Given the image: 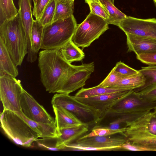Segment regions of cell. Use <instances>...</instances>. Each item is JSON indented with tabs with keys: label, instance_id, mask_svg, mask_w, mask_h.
I'll use <instances>...</instances> for the list:
<instances>
[{
	"label": "cell",
	"instance_id": "obj_1",
	"mask_svg": "<svg viewBox=\"0 0 156 156\" xmlns=\"http://www.w3.org/2000/svg\"><path fill=\"white\" fill-rule=\"evenodd\" d=\"M41 80L46 90L57 93L61 84L74 65L62 56L60 48L44 50L39 54Z\"/></svg>",
	"mask_w": 156,
	"mask_h": 156
},
{
	"label": "cell",
	"instance_id": "obj_2",
	"mask_svg": "<svg viewBox=\"0 0 156 156\" xmlns=\"http://www.w3.org/2000/svg\"><path fill=\"white\" fill-rule=\"evenodd\" d=\"M2 40L16 65L20 66L28 52L26 33L18 11L13 17L0 24Z\"/></svg>",
	"mask_w": 156,
	"mask_h": 156
},
{
	"label": "cell",
	"instance_id": "obj_3",
	"mask_svg": "<svg viewBox=\"0 0 156 156\" xmlns=\"http://www.w3.org/2000/svg\"><path fill=\"white\" fill-rule=\"evenodd\" d=\"M1 127L8 137L16 144L30 147L37 141L38 135L14 112L3 110L0 115Z\"/></svg>",
	"mask_w": 156,
	"mask_h": 156
},
{
	"label": "cell",
	"instance_id": "obj_4",
	"mask_svg": "<svg viewBox=\"0 0 156 156\" xmlns=\"http://www.w3.org/2000/svg\"><path fill=\"white\" fill-rule=\"evenodd\" d=\"M77 25L73 15L44 26L41 49L61 48L72 40Z\"/></svg>",
	"mask_w": 156,
	"mask_h": 156
},
{
	"label": "cell",
	"instance_id": "obj_5",
	"mask_svg": "<svg viewBox=\"0 0 156 156\" xmlns=\"http://www.w3.org/2000/svg\"><path fill=\"white\" fill-rule=\"evenodd\" d=\"M52 106L62 107L74 115L83 123H96L104 117L100 112L80 102L69 94L58 93L53 97Z\"/></svg>",
	"mask_w": 156,
	"mask_h": 156
},
{
	"label": "cell",
	"instance_id": "obj_6",
	"mask_svg": "<svg viewBox=\"0 0 156 156\" xmlns=\"http://www.w3.org/2000/svg\"><path fill=\"white\" fill-rule=\"evenodd\" d=\"M108 25L106 20L90 12L77 25L72 40L79 47H87L109 28Z\"/></svg>",
	"mask_w": 156,
	"mask_h": 156
},
{
	"label": "cell",
	"instance_id": "obj_7",
	"mask_svg": "<svg viewBox=\"0 0 156 156\" xmlns=\"http://www.w3.org/2000/svg\"><path fill=\"white\" fill-rule=\"evenodd\" d=\"M23 89L20 81L7 75H0V97L3 110L21 111L20 101Z\"/></svg>",
	"mask_w": 156,
	"mask_h": 156
},
{
	"label": "cell",
	"instance_id": "obj_8",
	"mask_svg": "<svg viewBox=\"0 0 156 156\" xmlns=\"http://www.w3.org/2000/svg\"><path fill=\"white\" fill-rule=\"evenodd\" d=\"M156 107V101L151 102L141 97L134 90L129 91L113 105L107 114L113 115L127 113L146 112Z\"/></svg>",
	"mask_w": 156,
	"mask_h": 156
},
{
	"label": "cell",
	"instance_id": "obj_9",
	"mask_svg": "<svg viewBox=\"0 0 156 156\" xmlns=\"http://www.w3.org/2000/svg\"><path fill=\"white\" fill-rule=\"evenodd\" d=\"M138 118L127 123L126 130L122 135L125 137L126 141L142 151H156V135L146 129Z\"/></svg>",
	"mask_w": 156,
	"mask_h": 156
},
{
	"label": "cell",
	"instance_id": "obj_10",
	"mask_svg": "<svg viewBox=\"0 0 156 156\" xmlns=\"http://www.w3.org/2000/svg\"><path fill=\"white\" fill-rule=\"evenodd\" d=\"M94 69V62L74 65L61 84L57 93L69 94L83 87Z\"/></svg>",
	"mask_w": 156,
	"mask_h": 156
},
{
	"label": "cell",
	"instance_id": "obj_11",
	"mask_svg": "<svg viewBox=\"0 0 156 156\" xmlns=\"http://www.w3.org/2000/svg\"><path fill=\"white\" fill-rule=\"evenodd\" d=\"M125 34L148 37L156 39V19H141L127 16L116 23Z\"/></svg>",
	"mask_w": 156,
	"mask_h": 156
},
{
	"label": "cell",
	"instance_id": "obj_12",
	"mask_svg": "<svg viewBox=\"0 0 156 156\" xmlns=\"http://www.w3.org/2000/svg\"><path fill=\"white\" fill-rule=\"evenodd\" d=\"M21 111L32 121L48 124L55 123V119L27 91L23 89L20 101Z\"/></svg>",
	"mask_w": 156,
	"mask_h": 156
},
{
	"label": "cell",
	"instance_id": "obj_13",
	"mask_svg": "<svg viewBox=\"0 0 156 156\" xmlns=\"http://www.w3.org/2000/svg\"><path fill=\"white\" fill-rule=\"evenodd\" d=\"M129 91L85 98L74 97L80 102L100 112L105 117L108 109Z\"/></svg>",
	"mask_w": 156,
	"mask_h": 156
},
{
	"label": "cell",
	"instance_id": "obj_14",
	"mask_svg": "<svg viewBox=\"0 0 156 156\" xmlns=\"http://www.w3.org/2000/svg\"><path fill=\"white\" fill-rule=\"evenodd\" d=\"M31 0H19V12L27 41L28 52L27 59L28 62L33 63L35 61L31 49V34L34 21L31 10Z\"/></svg>",
	"mask_w": 156,
	"mask_h": 156
},
{
	"label": "cell",
	"instance_id": "obj_15",
	"mask_svg": "<svg viewBox=\"0 0 156 156\" xmlns=\"http://www.w3.org/2000/svg\"><path fill=\"white\" fill-rule=\"evenodd\" d=\"M126 36L127 52L136 55L156 52V39L152 37L128 34Z\"/></svg>",
	"mask_w": 156,
	"mask_h": 156
},
{
	"label": "cell",
	"instance_id": "obj_16",
	"mask_svg": "<svg viewBox=\"0 0 156 156\" xmlns=\"http://www.w3.org/2000/svg\"><path fill=\"white\" fill-rule=\"evenodd\" d=\"M97 136L89 137L80 138L75 144L80 146L97 147H120L126 140L123 136Z\"/></svg>",
	"mask_w": 156,
	"mask_h": 156
},
{
	"label": "cell",
	"instance_id": "obj_17",
	"mask_svg": "<svg viewBox=\"0 0 156 156\" xmlns=\"http://www.w3.org/2000/svg\"><path fill=\"white\" fill-rule=\"evenodd\" d=\"M89 125L83 123L74 127L59 130V135L56 138V147L59 150H65L66 145L73 143L88 131Z\"/></svg>",
	"mask_w": 156,
	"mask_h": 156
},
{
	"label": "cell",
	"instance_id": "obj_18",
	"mask_svg": "<svg viewBox=\"0 0 156 156\" xmlns=\"http://www.w3.org/2000/svg\"><path fill=\"white\" fill-rule=\"evenodd\" d=\"M22 117L31 127L43 139L56 138L59 135L55 122L48 124L37 122L27 118L21 111L15 112Z\"/></svg>",
	"mask_w": 156,
	"mask_h": 156
},
{
	"label": "cell",
	"instance_id": "obj_19",
	"mask_svg": "<svg viewBox=\"0 0 156 156\" xmlns=\"http://www.w3.org/2000/svg\"><path fill=\"white\" fill-rule=\"evenodd\" d=\"M57 129L78 126L83 123L73 113L62 107L52 106Z\"/></svg>",
	"mask_w": 156,
	"mask_h": 156
},
{
	"label": "cell",
	"instance_id": "obj_20",
	"mask_svg": "<svg viewBox=\"0 0 156 156\" xmlns=\"http://www.w3.org/2000/svg\"><path fill=\"white\" fill-rule=\"evenodd\" d=\"M17 66L0 39V75L7 74L16 77L19 74Z\"/></svg>",
	"mask_w": 156,
	"mask_h": 156
},
{
	"label": "cell",
	"instance_id": "obj_21",
	"mask_svg": "<svg viewBox=\"0 0 156 156\" xmlns=\"http://www.w3.org/2000/svg\"><path fill=\"white\" fill-rule=\"evenodd\" d=\"M79 47L71 40L60 48V51L65 59L71 64L80 61L85 57L84 52Z\"/></svg>",
	"mask_w": 156,
	"mask_h": 156
},
{
	"label": "cell",
	"instance_id": "obj_22",
	"mask_svg": "<svg viewBox=\"0 0 156 156\" xmlns=\"http://www.w3.org/2000/svg\"><path fill=\"white\" fill-rule=\"evenodd\" d=\"M145 77L139 72L138 73L121 79L111 87L130 90L143 86L145 84Z\"/></svg>",
	"mask_w": 156,
	"mask_h": 156
},
{
	"label": "cell",
	"instance_id": "obj_23",
	"mask_svg": "<svg viewBox=\"0 0 156 156\" xmlns=\"http://www.w3.org/2000/svg\"><path fill=\"white\" fill-rule=\"evenodd\" d=\"M44 27L39 20H34L31 32V41L32 52L36 60L37 54L41 48Z\"/></svg>",
	"mask_w": 156,
	"mask_h": 156
},
{
	"label": "cell",
	"instance_id": "obj_24",
	"mask_svg": "<svg viewBox=\"0 0 156 156\" xmlns=\"http://www.w3.org/2000/svg\"><path fill=\"white\" fill-rule=\"evenodd\" d=\"M128 91L124 89L113 87H104L97 86L89 88L82 87L74 96L85 98L118 92Z\"/></svg>",
	"mask_w": 156,
	"mask_h": 156
},
{
	"label": "cell",
	"instance_id": "obj_25",
	"mask_svg": "<svg viewBox=\"0 0 156 156\" xmlns=\"http://www.w3.org/2000/svg\"><path fill=\"white\" fill-rule=\"evenodd\" d=\"M74 1L57 0L53 22L68 17L73 15Z\"/></svg>",
	"mask_w": 156,
	"mask_h": 156
},
{
	"label": "cell",
	"instance_id": "obj_26",
	"mask_svg": "<svg viewBox=\"0 0 156 156\" xmlns=\"http://www.w3.org/2000/svg\"><path fill=\"white\" fill-rule=\"evenodd\" d=\"M99 2L108 12L109 16L107 21L109 24L115 25L116 23L128 16L115 7L110 0H99Z\"/></svg>",
	"mask_w": 156,
	"mask_h": 156
},
{
	"label": "cell",
	"instance_id": "obj_27",
	"mask_svg": "<svg viewBox=\"0 0 156 156\" xmlns=\"http://www.w3.org/2000/svg\"><path fill=\"white\" fill-rule=\"evenodd\" d=\"M139 72L145 77V83L142 87L134 90L138 92L156 84V65L142 67Z\"/></svg>",
	"mask_w": 156,
	"mask_h": 156
},
{
	"label": "cell",
	"instance_id": "obj_28",
	"mask_svg": "<svg viewBox=\"0 0 156 156\" xmlns=\"http://www.w3.org/2000/svg\"><path fill=\"white\" fill-rule=\"evenodd\" d=\"M18 12L13 0H0V24L13 17Z\"/></svg>",
	"mask_w": 156,
	"mask_h": 156
},
{
	"label": "cell",
	"instance_id": "obj_29",
	"mask_svg": "<svg viewBox=\"0 0 156 156\" xmlns=\"http://www.w3.org/2000/svg\"><path fill=\"white\" fill-rule=\"evenodd\" d=\"M126 127L118 129H112L101 126H97L91 132L80 137L81 138L97 136H111L116 133L122 134L126 130Z\"/></svg>",
	"mask_w": 156,
	"mask_h": 156
},
{
	"label": "cell",
	"instance_id": "obj_30",
	"mask_svg": "<svg viewBox=\"0 0 156 156\" xmlns=\"http://www.w3.org/2000/svg\"><path fill=\"white\" fill-rule=\"evenodd\" d=\"M138 120L149 132L156 135V112H149L140 117Z\"/></svg>",
	"mask_w": 156,
	"mask_h": 156
},
{
	"label": "cell",
	"instance_id": "obj_31",
	"mask_svg": "<svg viewBox=\"0 0 156 156\" xmlns=\"http://www.w3.org/2000/svg\"><path fill=\"white\" fill-rule=\"evenodd\" d=\"M57 0H51L44 9L39 20L44 26L51 23L55 13Z\"/></svg>",
	"mask_w": 156,
	"mask_h": 156
},
{
	"label": "cell",
	"instance_id": "obj_32",
	"mask_svg": "<svg viewBox=\"0 0 156 156\" xmlns=\"http://www.w3.org/2000/svg\"><path fill=\"white\" fill-rule=\"evenodd\" d=\"M73 151H117L123 150L121 147H85L72 143L66 145V150Z\"/></svg>",
	"mask_w": 156,
	"mask_h": 156
},
{
	"label": "cell",
	"instance_id": "obj_33",
	"mask_svg": "<svg viewBox=\"0 0 156 156\" xmlns=\"http://www.w3.org/2000/svg\"><path fill=\"white\" fill-rule=\"evenodd\" d=\"M123 78L116 72L113 68L106 77L98 86L104 87H111Z\"/></svg>",
	"mask_w": 156,
	"mask_h": 156
},
{
	"label": "cell",
	"instance_id": "obj_34",
	"mask_svg": "<svg viewBox=\"0 0 156 156\" xmlns=\"http://www.w3.org/2000/svg\"><path fill=\"white\" fill-rule=\"evenodd\" d=\"M113 68L116 72L124 78L139 73L135 69L120 61L116 63Z\"/></svg>",
	"mask_w": 156,
	"mask_h": 156
},
{
	"label": "cell",
	"instance_id": "obj_35",
	"mask_svg": "<svg viewBox=\"0 0 156 156\" xmlns=\"http://www.w3.org/2000/svg\"><path fill=\"white\" fill-rule=\"evenodd\" d=\"M90 12L99 16L107 21L109 15L105 7L100 2H93L89 5Z\"/></svg>",
	"mask_w": 156,
	"mask_h": 156
},
{
	"label": "cell",
	"instance_id": "obj_36",
	"mask_svg": "<svg viewBox=\"0 0 156 156\" xmlns=\"http://www.w3.org/2000/svg\"><path fill=\"white\" fill-rule=\"evenodd\" d=\"M137 93L141 97L147 101H156V84Z\"/></svg>",
	"mask_w": 156,
	"mask_h": 156
},
{
	"label": "cell",
	"instance_id": "obj_37",
	"mask_svg": "<svg viewBox=\"0 0 156 156\" xmlns=\"http://www.w3.org/2000/svg\"><path fill=\"white\" fill-rule=\"evenodd\" d=\"M51 0H39L37 4L34 5L33 15L36 20H39L44 9Z\"/></svg>",
	"mask_w": 156,
	"mask_h": 156
},
{
	"label": "cell",
	"instance_id": "obj_38",
	"mask_svg": "<svg viewBox=\"0 0 156 156\" xmlns=\"http://www.w3.org/2000/svg\"><path fill=\"white\" fill-rule=\"evenodd\" d=\"M137 59L149 65H156V52L142 53L136 55Z\"/></svg>",
	"mask_w": 156,
	"mask_h": 156
},
{
	"label": "cell",
	"instance_id": "obj_39",
	"mask_svg": "<svg viewBox=\"0 0 156 156\" xmlns=\"http://www.w3.org/2000/svg\"><path fill=\"white\" fill-rule=\"evenodd\" d=\"M121 147L123 150L136 151H142L140 148L131 144L126 140L125 143L121 146Z\"/></svg>",
	"mask_w": 156,
	"mask_h": 156
},
{
	"label": "cell",
	"instance_id": "obj_40",
	"mask_svg": "<svg viewBox=\"0 0 156 156\" xmlns=\"http://www.w3.org/2000/svg\"><path fill=\"white\" fill-rule=\"evenodd\" d=\"M85 2L88 5L91 3L93 2H99V0H85Z\"/></svg>",
	"mask_w": 156,
	"mask_h": 156
},
{
	"label": "cell",
	"instance_id": "obj_41",
	"mask_svg": "<svg viewBox=\"0 0 156 156\" xmlns=\"http://www.w3.org/2000/svg\"><path fill=\"white\" fill-rule=\"evenodd\" d=\"M39 1V0H33L34 5H35Z\"/></svg>",
	"mask_w": 156,
	"mask_h": 156
},
{
	"label": "cell",
	"instance_id": "obj_42",
	"mask_svg": "<svg viewBox=\"0 0 156 156\" xmlns=\"http://www.w3.org/2000/svg\"><path fill=\"white\" fill-rule=\"evenodd\" d=\"M153 0L154 3V4L155 5V6L156 7V0Z\"/></svg>",
	"mask_w": 156,
	"mask_h": 156
},
{
	"label": "cell",
	"instance_id": "obj_43",
	"mask_svg": "<svg viewBox=\"0 0 156 156\" xmlns=\"http://www.w3.org/2000/svg\"><path fill=\"white\" fill-rule=\"evenodd\" d=\"M154 110L153 111L156 112V107L154 109Z\"/></svg>",
	"mask_w": 156,
	"mask_h": 156
},
{
	"label": "cell",
	"instance_id": "obj_44",
	"mask_svg": "<svg viewBox=\"0 0 156 156\" xmlns=\"http://www.w3.org/2000/svg\"><path fill=\"white\" fill-rule=\"evenodd\" d=\"M114 4V0H110Z\"/></svg>",
	"mask_w": 156,
	"mask_h": 156
},
{
	"label": "cell",
	"instance_id": "obj_45",
	"mask_svg": "<svg viewBox=\"0 0 156 156\" xmlns=\"http://www.w3.org/2000/svg\"><path fill=\"white\" fill-rule=\"evenodd\" d=\"M69 0L72 1H74L75 0Z\"/></svg>",
	"mask_w": 156,
	"mask_h": 156
}]
</instances>
